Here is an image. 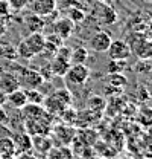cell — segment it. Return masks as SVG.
Listing matches in <instances>:
<instances>
[{
  "instance_id": "6",
  "label": "cell",
  "mask_w": 152,
  "mask_h": 159,
  "mask_svg": "<svg viewBox=\"0 0 152 159\" xmlns=\"http://www.w3.org/2000/svg\"><path fill=\"white\" fill-rule=\"evenodd\" d=\"M113 41V35L107 31H97L95 35L90 39L88 46L90 49H93L95 52H107L110 44Z\"/></svg>"
},
{
  "instance_id": "11",
  "label": "cell",
  "mask_w": 152,
  "mask_h": 159,
  "mask_svg": "<svg viewBox=\"0 0 152 159\" xmlns=\"http://www.w3.org/2000/svg\"><path fill=\"white\" fill-rule=\"evenodd\" d=\"M73 28H75V26H73V21L69 19V17H67V19H59L53 23V34L58 35L59 39L65 40L72 35Z\"/></svg>"
},
{
  "instance_id": "21",
  "label": "cell",
  "mask_w": 152,
  "mask_h": 159,
  "mask_svg": "<svg viewBox=\"0 0 152 159\" xmlns=\"http://www.w3.org/2000/svg\"><path fill=\"white\" fill-rule=\"evenodd\" d=\"M69 19L72 20L73 23H79V21H82L85 19V12H82L81 9H70Z\"/></svg>"
},
{
  "instance_id": "12",
  "label": "cell",
  "mask_w": 152,
  "mask_h": 159,
  "mask_svg": "<svg viewBox=\"0 0 152 159\" xmlns=\"http://www.w3.org/2000/svg\"><path fill=\"white\" fill-rule=\"evenodd\" d=\"M6 102H9L14 109H23L26 104H27V98H26V92L20 87L17 90H14V92H11V93H8L6 95Z\"/></svg>"
},
{
  "instance_id": "5",
  "label": "cell",
  "mask_w": 152,
  "mask_h": 159,
  "mask_svg": "<svg viewBox=\"0 0 152 159\" xmlns=\"http://www.w3.org/2000/svg\"><path fill=\"white\" fill-rule=\"evenodd\" d=\"M20 87H24V90L27 89H38L46 80L41 75V72L32 70V69H26L21 72V75L19 77Z\"/></svg>"
},
{
  "instance_id": "23",
  "label": "cell",
  "mask_w": 152,
  "mask_h": 159,
  "mask_svg": "<svg viewBox=\"0 0 152 159\" xmlns=\"http://www.w3.org/2000/svg\"><path fill=\"white\" fill-rule=\"evenodd\" d=\"M17 159H37L31 152H24V153H20L17 155Z\"/></svg>"
},
{
  "instance_id": "24",
  "label": "cell",
  "mask_w": 152,
  "mask_h": 159,
  "mask_svg": "<svg viewBox=\"0 0 152 159\" xmlns=\"http://www.w3.org/2000/svg\"><path fill=\"white\" fill-rule=\"evenodd\" d=\"M6 104V93L0 90V107H3Z\"/></svg>"
},
{
  "instance_id": "10",
  "label": "cell",
  "mask_w": 152,
  "mask_h": 159,
  "mask_svg": "<svg viewBox=\"0 0 152 159\" xmlns=\"http://www.w3.org/2000/svg\"><path fill=\"white\" fill-rule=\"evenodd\" d=\"M20 89V81L19 77H15L14 74H9V72H3L0 74V90L5 92L6 95Z\"/></svg>"
},
{
  "instance_id": "16",
  "label": "cell",
  "mask_w": 152,
  "mask_h": 159,
  "mask_svg": "<svg viewBox=\"0 0 152 159\" xmlns=\"http://www.w3.org/2000/svg\"><path fill=\"white\" fill-rule=\"evenodd\" d=\"M88 58V51L84 46H78L70 51V63L72 64H82Z\"/></svg>"
},
{
  "instance_id": "4",
  "label": "cell",
  "mask_w": 152,
  "mask_h": 159,
  "mask_svg": "<svg viewBox=\"0 0 152 159\" xmlns=\"http://www.w3.org/2000/svg\"><path fill=\"white\" fill-rule=\"evenodd\" d=\"M110 60H116V61H126L133 55V51L129 48V44L125 40H113L108 51H107Z\"/></svg>"
},
{
  "instance_id": "7",
  "label": "cell",
  "mask_w": 152,
  "mask_h": 159,
  "mask_svg": "<svg viewBox=\"0 0 152 159\" xmlns=\"http://www.w3.org/2000/svg\"><path fill=\"white\" fill-rule=\"evenodd\" d=\"M57 9V0H32L31 11L40 17H46L53 14Z\"/></svg>"
},
{
  "instance_id": "2",
  "label": "cell",
  "mask_w": 152,
  "mask_h": 159,
  "mask_svg": "<svg viewBox=\"0 0 152 159\" xmlns=\"http://www.w3.org/2000/svg\"><path fill=\"white\" fill-rule=\"evenodd\" d=\"M70 51L72 49L61 46L58 49V52L53 55L52 61L49 63V69H50V72L53 75H58V77H64L65 75V72L69 70V67L72 64L70 63Z\"/></svg>"
},
{
  "instance_id": "15",
  "label": "cell",
  "mask_w": 152,
  "mask_h": 159,
  "mask_svg": "<svg viewBox=\"0 0 152 159\" xmlns=\"http://www.w3.org/2000/svg\"><path fill=\"white\" fill-rule=\"evenodd\" d=\"M32 148H37L41 153H47L52 148V141L46 135H37V138H32Z\"/></svg>"
},
{
  "instance_id": "3",
  "label": "cell",
  "mask_w": 152,
  "mask_h": 159,
  "mask_svg": "<svg viewBox=\"0 0 152 159\" xmlns=\"http://www.w3.org/2000/svg\"><path fill=\"white\" fill-rule=\"evenodd\" d=\"M65 80L69 84H73V86H81L84 84L88 77H90V69L82 63V64H70L69 70L65 72Z\"/></svg>"
},
{
  "instance_id": "25",
  "label": "cell",
  "mask_w": 152,
  "mask_h": 159,
  "mask_svg": "<svg viewBox=\"0 0 152 159\" xmlns=\"http://www.w3.org/2000/svg\"><path fill=\"white\" fill-rule=\"evenodd\" d=\"M149 80L152 81V70H149Z\"/></svg>"
},
{
  "instance_id": "22",
  "label": "cell",
  "mask_w": 152,
  "mask_h": 159,
  "mask_svg": "<svg viewBox=\"0 0 152 159\" xmlns=\"http://www.w3.org/2000/svg\"><path fill=\"white\" fill-rule=\"evenodd\" d=\"M27 2L29 0H6V3L14 9H23L24 6H27Z\"/></svg>"
},
{
  "instance_id": "9",
  "label": "cell",
  "mask_w": 152,
  "mask_h": 159,
  "mask_svg": "<svg viewBox=\"0 0 152 159\" xmlns=\"http://www.w3.org/2000/svg\"><path fill=\"white\" fill-rule=\"evenodd\" d=\"M26 43V46L31 49V52L34 55H38L44 51V44H46V35L43 32H31L26 39H23Z\"/></svg>"
},
{
  "instance_id": "17",
  "label": "cell",
  "mask_w": 152,
  "mask_h": 159,
  "mask_svg": "<svg viewBox=\"0 0 152 159\" xmlns=\"http://www.w3.org/2000/svg\"><path fill=\"white\" fill-rule=\"evenodd\" d=\"M137 121L140 125L143 127H152V107H148V106H141L138 113H137Z\"/></svg>"
},
{
  "instance_id": "18",
  "label": "cell",
  "mask_w": 152,
  "mask_h": 159,
  "mask_svg": "<svg viewBox=\"0 0 152 159\" xmlns=\"http://www.w3.org/2000/svg\"><path fill=\"white\" fill-rule=\"evenodd\" d=\"M0 155L2 156H14L15 150H14V144L11 138H2L0 139Z\"/></svg>"
},
{
  "instance_id": "13",
  "label": "cell",
  "mask_w": 152,
  "mask_h": 159,
  "mask_svg": "<svg viewBox=\"0 0 152 159\" xmlns=\"http://www.w3.org/2000/svg\"><path fill=\"white\" fill-rule=\"evenodd\" d=\"M24 25H26V28H27V31H29V34H31V32H43L46 23H44L43 17H40V16L34 14V12H31V14H27V16L24 17Z\"/></svg>"
},
{
  "instance_id": "20",
  "label": "cell",
  "mask_w": 152,
  "mask_h": 159,
  "mask_svg": "<svg viewBox=\"0 0 152 159\" xmlns=\"http://www.w3.org/2000/svg\"><path fill=\"white\" fill-rule=\"evenodd\" d=\"M26 92V98H27V102L31 104H41L44 102V95L41 92H38V89H27L24 90Z\"/></svg>"
},
{
  "instance_id": "19",
  "label": "cell",
  "mask_w": 152,
  "mask_h": 159,
  "mask_svg": "<svg viewBox=\"0 0 152 159\" xmlns=\"http://www.w3.org/2000/svg\"><path fill=\"white\" fill-rule=\"evenodd\" d=\"M108 81H110V84H111L113 87H117V89H122V87H125V86L128 84V80L123 77L122 72H113V74L108 77Z\"/></svg>"
},
{
  "instance_id": "14",
  "label": "cell",
  "mask_w": 152,
  "mask_h": 159,
  "mask_svg": "<svg viewBox=\"0 0 152 159\" xmlns=\"http://www.w3.org/2000/svg\"><path fill=\"white\" fill-rule=\"evenodd\" d=\"M133 54H135L138 60H152V39L146 37L134 49Z\"/></svg>"
},
{
  "instance_id": "1",
  "label": "cell",
  "mask_w": 152,
  "mask_h": 159,
  "mask_svg": "<svg viewBox=\"0 0 152 159\" xmlns=\"http://www.w3.org/2000/svg\"><path fill=\"white\" fill-rule=\"evenodd\" d=\"M46 104V110L49 113H58V112H62L65 107H69L72 104V93L67 90V89H58L55 90L49 98H44Z\"/></svg>"
},
{
  "instance_id": "8",
  "label": "cell",
  "mask_w": 152,
  "mask_h": 159,
  "mask_svg": "<svg viewBox=\"0 0 152 159\" xmlns=\"http://www.w3.org/2000/svg\"><path fill=\"white\" fill-rule=\"evenodd\" d=\"M11 139H12V144H14L15 155H20V153H24V152H31L32 150V136L27 132L14 133Z\"/></svg>"
}]
</instances>
